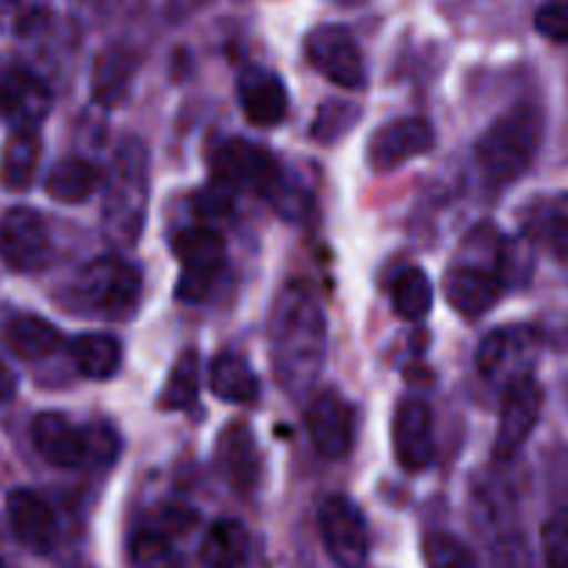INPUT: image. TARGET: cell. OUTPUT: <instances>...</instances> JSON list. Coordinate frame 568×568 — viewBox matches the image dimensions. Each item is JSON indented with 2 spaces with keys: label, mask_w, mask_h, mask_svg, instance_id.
Wrapping results in <instances>:
<instances>
[{
  "label": "cell",
  "mask_w": 568,
  "mask_h": 568,
  "mask_svg": "<svg viewBox=\"0 0 568 568\" xmlns=\"http://www.w3.org/2000/svg\"><path fill=\"white\" fill-rule=\"evenodd\" d=\"M272 369L292 397L311 394L327 358V322L320 300L305 283L292 281L275 300L270 322Z\"/></svg>",
  "instance_id": "cell-1"
},
{
  "label": "cell",
  "mask_w": 568,
  "mask_h": 568,
  "mask_svg": "<svg viewBox=\"0 0 568 568\" xmlns=\"http://www.w3.org/2000/svg\"><path fill=\"white\" fill-rule=\"evenodd\" d=\"M544 139V116L536 105L519 103L491 122L477 142V164L494 186L519 181L536 161Z\"/></svg>",
  "instance_id": "cell-2"
},
{
  "label": "cell",
  "mask_w": 568,
  "mask_h": 568,
  "mask_svg": "<svg viewBox=\"0 0 568 568\" xmlns=\"http://www.w3.org/2000/svg\"><path fill=\"white\" fill-rule=\"evenodd\" d=\"M148 150L139 139H122L111 164L103 197V231L120 247H133L142 236L148 211Z\"/></svg>",
  "instance_id": "cell-3"
},
{
  "label": "cell",
  "mask_w": 568,
  "mask_h": 568,
  "mask_svg": "<svg viewBox=\"0 0 568 568\" xmlns=\"http://www.w3.org/2000/svg\"><path fill=\"white\" fill-rule=\"evenodd\" d=\"M72 294L87 314L103 320H125L136 311L142 297V272L131 261L103 255L78 272L72 281Z\"/></svg>",
  "instance_id": "cell-4"
},
{
  "label": "cell",
  "mask_w": 568,
  "mask_h": 568,
  "mask_svg": "<svg viewBox=\"0 0 568 568\" xmlns=\"http://www.w3.org/2000/svg\"><path fill=\"white\" fill-rule=\"evenodd\" d=\"M216 181L227 189H247L264 197L275 200L286 189L281 164L266 148L247 142V139H227L214 153Z\"/></svg>",
  "instance_id": "cell-5"
},
{
  "label": "cell",
  "mask_w": 568,
  "mask_h": 568,
  "mask_svg": "<svg viewBox=\"0 0 568 568\" xmlns=\"http://www.w3.org/2000/svg\"><path fill=\"white\" fill-rule=\"evenodd\" d=\"M172 253L183 266L178 297L189 300V303H200L209 297L216 275L225 266V239L209 225L186 227L172 239Z\"/></svg>",
  "instance_id": "cell-6"
},
{
  "label": "cell",
  "mask_w": 568,
  "mask_h": 568,
  "mask_svg": "<svg viewBox=\"0 0 568 568\" xmlns=\"http://www.w3.org/2000/svg\"><path fill=\"white\" fill-rule=\"evenodd\" d=\"M508 277H505V255L488 264L469 261V264H455L444 275V297L466 320L488 314L503 297Z\"/></svg>",
  "instance_id": "cell-7"
},
{
  "label": "cell",
  "mask_w": 568,
  "mask_h": 568,
  "mask_svg": "<svg viewBox=\"0 0 568 568\" xmlns=\"http://www.w3.org/2000/svg\"><path fill=\"white\" fill-rule=\"evenodd\" d=\"M320 530L327 555L342 568H361L369 555L366 519L353 499L333 494L320 508Z\"/></svg>",
  "instance_id": "cell-8"
},
{
  "label": "cell",
  "mask_w": 568,
  "mask_h": 568,
  "mask_svg": "<svg viewBox=\"0 0 568 568\" xmlns=\"http://www.w3.org/2000/svg\"><path fill=\"white\" fill-rule=\"evenodd\" d=\"M305 53L316 72L342 89H364L366 67L358 42L344 26H320L305 37Z\"/></svg>",
  "instance_id": "cell-9"
},
{
  "label": "cell",
  "mask_w": 568,
  "mask_h": 568,
  "mask_svg": "<svg viewBox=\"0 0 568 568\" xmlns=\"http://www.w3.org/2000/svg\"><path fill=\"white\" fill-rule=\"evenodd\" d=\"M0 261L14 272H37L50 261V231L39 211L17 205L0 216Z\"/></svg>",
  "instance_id": "cell-10"
},
{
  "label": "cell",
  "mask_w": 568,
  "mask_h": 568,
  "mask_svg": "<svg viewBox=\"0 0 568 568\" xmlns=\"http://www.w3.org/2000/svg\"><path fill=\"white\" fill-rule=\"evenodd\" d=\"M541 408L544 388L538 386L532 375L519 377V381L505 386L503 419H499L497 442H494V458L499 464H508L521 453V447H525L527 438L536 430L538 419H541Z\"/></svg>",
  "instance_id": "cell-11"
},
{
  "label": "cell",
  "mask_w": 568,
  "mask_h": 568,
  "mask_svg": "<svg viewBox=\"0 0 568 568\" xmlns=\"http://www.w3.org/2000/svg\"><path fill=\"white\" fill-rule=\"evenodd\" d=\"M538 358V336L527 327H508V331H497L480 344L477 349V369L483 377L491 383H508L519 381V377L530 375L532 364Z\"/></svg>",
  "instance_id": "cell-12"
},
{
  "label": "cell",
  "mask_w": 568,
  "mask_h": 568,
  "mask_svg": "<svg viewBox=\"0 0 568 568\" xmlns=\"http://www.w3.org/2000/svg\"><path fill=\"white\" fill-rule=\"evenodd\" d=\"M53 109V92L26 67L0 70V120L11 128H39Z\"/></svg>",
  "instance_id": "cell-13"
},
{
  "label": "cell",
  "mask_w": 568,
  "mask_h": 568,
  "mask_svg": "<svg viewBox=\"0 0 568 568\" xmlns=\"http://www.w3.org/2000/svg\"><path fill=\"white\" fill-rule=\"evenodd\" d=\"M394 455L405 471H425L436 460L433 410L422 399H405L394 414Z\"/></svg>",
  "instance_id": "cell-14"
},
{
  "label": "cell",
  "mask_w": 568,
  "mask_h": 568,
  "mask_svg": "<svg viewBox=\"0 0 568 568\" xmlns=\"http://www.w3.org/2000/svg\"><path fill=\"white\" fill-rule=\"evenodd\" d=\"M305 425H308L311 444L325 460H338L353 449L355 416L338 394L327 392L311 399Z\"/></svg>",
  "instance_id": "cell-15"
},
{
  "label": "cell",
  "mask_w": 568,
  "mask_h": 568,
  "mask_svg": "<svg viewBox=\"0 0 568 568\" xmlns=\"http://www.w3.org/2000/svg\"><path fill=\"white\" fill-rule=\"evenodd\" d=\"M433 142H436V133L425 116H403V120L383 125L372 136L369 164L377 172H392L403 166L405 161L425 155L433 148Z\"/></svg>",
  "instance_id": "cell-16"
},
{
  "label": "cell",
  "mask_w": 568,
  "mask_h": 568,
  "mask_svg": "<svg viewBox=\"0 0 568 568\" xmlns=\"http://www.w3.org/2000/svg\"><path fill=\"white\" fill-rule=\"evenodd\" d=\"M6 516L17 541L37 555H48L59 544V521L53 508L28 488H14L6 497Z\"/></svg>",
  "instance_id": "cell-17"
},
{
  "label": "cell",
  "mask_w": 568,
  "mask_h": 568,
  "mask_svg": "<svg viewBox=\"0 0 568 568\" xmlns=\"http://www.w3.org/2000/svg\"><path fill=\"white\" fill-rule=\"evenodd\" d=\"M31 442L33 449L44 464L55 469H78L87 464V442H83L81 427L72 425L67 416L55 410L37 414L31 422Z\"/></svg>",
  "instance_id": "cell-18"
},
{
  "label": "cell",
  "mask_w": 568,
  "mask_h": 568,
  "mask_svg": "<svg viewBox=\"0 0 568 568\" xmlns=\"http://www.w3.org/2000/svg\"><path fill=\"white\" fill-rule=\"evenodd\" d=\"M239 100L250 122L261 128L281 125L288 116V92L286 83L264 67H247L239 75Z\"/></svg>",
  "instance_id": "cell-19"
},
{
  "label": "cell",
  "mask_w": 568,
  "mask_h": 568,
  "mask_svg": "<svg viewBox=\"0 0 568 568\" xmlns=\"http://www.w3.org/2000/svg\"><path fill=\"white\" fill-rule=\"evenodd\" d=\"M42 159V139L37 128H17L0 150V183L9 192H26L37 178Z\"/></svg>",
  "instance_id": "cell-20"
},
{
  "label": "cell",
  "mask_w": 568,
  "mask_h": 568,
  "mask_svg": "<svg viewBox=\"0 0 568 568\" xmlns=\"http://www.w3.org/2000/svg\"><path fill=\"white\" fill-rule=\"evenodd\" d=\"M216 460H220L222 475L227 477L233 491L253 488L255 477H258V453H255L253 433L247 425H231L222 433Z\"/></svg>",
  "instance_id": "cell-21"
},
{
  "label": "cell",
  "mask_w": 568,
  "mask_h": 568,
  "mask_svg": "<svg viewBox=\"0 0 568 568\" xmlns=\"http://www.w3.org/2000/svg\"><path fill=\"white\" fill-rule=\"evenodd\" d=\"M3 344L9 353L22 361L50 358L61 347V336L48 320H39L33 314L11 316L3 325Z\"/></svg>",
  "instance_id": "cell-22"
},
{
  "label": "cell",
  "mask_w": 568,
  "mask_h": 568,
  "mask_svg": "<svg viewBox=\"0 0 568 568\" xmlns=\"http://www.w3.org/2000/svg\"><path fill=\"white\" fill-rule=\"evenodd\" d=\"M250 555V532L242 521L220 519L209 527L200 544L203 568H242Z\"/></svg>",
  "instance_id": "cell-23"
},
{
  "label": "cell",
  "mask_w": 568,
  "mask_h": 568,
  "mask_svg": "<svg viewBox=\"0 0 568 568\" xmlns=\"http://www.w3.org/2000/svg\"><path fill=\"white\" fill-rule=\"evenodd\" d=\"M70 358L89 381H109L122 364V347L109 333H83L70 342Z\"/></svg>",
  "instance_id": "cell-24"
},
{
  "label": "cell",
  "mask_w": 568,
  "mask_h": 568,
  "mask_svg": "<svg viewBox=\"0 0 568 568\" xmlns=\"http://www.w3.org/2000/svg\"><path fill=\"white\" fill-rule=\"evenodd\" d=\"M211 392L220 397L222 403L244 405L253 403L258 397V377H255L253 366L244 355L225 353L211 364Z\"/></svg>",
  "instance_id": "cell-25"
},
{
  "label": "cell",
  "mask_w": 568,
  "mask_h": 568,
  "mask_svg": "<svg viewBox=\"0 0 568 568\" xmlns=\"http://www.w3.org/2000/svg\"><path fill=\"white\" fill-rule=\"evenodd\" d=\"M98 170L83 159H64L59 164L50 166L44 175V192L50 200L64 205L87 203L94 192H98Z\"/></svg>",
  "instance_id": "cell-26"
},
{
  "label": "cell",
  "mask_w": 568,
  "mask_h": 568,
  "mask_svg": "<svg viewBox=\"0 0 568 568\" xmlns=\"http://www.w3.org/2000/svg\"><path fill=\"white\" fill-rule=\"evenodd\" d=\"M133 59L122 48H109L98 55L92 70V94L100 105L114 109L131 89Z\"/></svg>",
  "instance_id": "cell-27"
},
{
  "label": "cell",
  "mask_w": 568,
  "mask_h": 568,
  "mask_svg": "<svg viewBox=\"0 0 568 568\" xmlns=\"http://www.w3.org/2000/svg\"><path fill=\"white\" fill-rule=\"evenodd\" d=\"M392 303L403 320L419 322L433 311V283L416 266L397 272L392 281Z\"/></svg>",
  "instance_id": "cell-28"
},
{
  "label": "cell",
  "mask_w": 568,
  "mask_h": 568,
  "mask_svg": "<svg viewBox=\"0 0 568 568\" xmlns=\"http://www.w3.org/2000/svg\"><path fill=\"white\" fill-rule=\"evenodd\" d=\"M128 552L136 568H183L181 549L161 527H142L133 532Z\"/></svg>",
  "instance_id": "cell-29"
},
{
  "label": "cell",
  "mask_w": 568,
  "mask_h": 568,
  "mask_svg": "<svg viewBox=\"0 0 568 568\" xmlns=\"http://www.w3.org/2000/svg\"><path fill=\"white\" fill-rule=\"evenodd\" d=\"M200 392V358L194 349L181 353L175 366L170 369L166 386L161 392V408L166 410H189L197 403Z\"/></svg>",
  "instance_id": "cell-30"
},
{
  "label": "cell",
  "mask_w": 568,
  "mask_h": 568,
  "mask_svg": "<svg viewBox=\"0 0 568 568\" xmlns=\"http://www.w3.org/2000/svg\"><path fill=\"white\" fill-rule=\"evenodd\" d=\"M532 233L544 247L568 258V192L538 205L532 214Z\"/></svg>",
  "instance_id": "cell-31"
},
{
  "label": "cell",
  "mask_w": 568,
  "mask_h": 568,
  "mask_svg": "<svg viewBox=\"0 0 568 568\" xmlns=\"http://www.w3.org/2000/svg\"><path fill=\"white\" fill-rule=\"evenodd\" d=\"M427 568H480L475 552L449 532H430L422 544Z\"/></svg>",
  "instance_id": "cell-32"
},
{
  "label": "cell",
  "mask_w": 568,
  "mask_h": 568,
  "mask_svg": "<svg viewBox=\"0 0 568 568\" xmlns=\"http://www.w3.org/2000/svg\"><path fill=\"white\" fill-rule=\"evenodd\" d=\"M541 541L549 568H568V510L549 516Z\"/></svg>",
  "instance_id": "cell-33"
},
{
  "label": "cell",
  "mask_w": 568,
  "mask_h": 568,
  "mask_svg": "<svg viewBox=\"0 0 568 568\" xmlns=\"http://www.w3.org/2000/svg\"><path fill=\"white\" fill-rule=\"evenodd\" d=\"M536 28L552 42L568 44V0H549L536 11Z\"/></svg>",
  "instance_id": "cell-34"
},
{
  "label": "cell",
  "mask_w": 568,
  "mask_h": 568,
  "mask_svg": "<svg viewBox=\"0 0 568 568\" xmlns=\"http://www.w3.org/2000/svg\"><path fill=\"white\" fill-rule=\"evenodd\" d=\"M194 209H197L200 220L203 222H216V220H227L233 211V200L227 194L225 183H216V186L203 189L194 200Z\"/></svg>",
  "instance_id": "cell-35"
},
{
  "label": "cell",
  "mask_w": 568,
  "mask_h": 568,
  "mask_svg": "<svg viewBox=\"0 0 568 568\" xmlns=\"http://www.w3.org/2000/svg\"><path fill=\"white\" fill-rule=\"evenodd\" d=\"M83 442H87V464H109L114 460L120 442H116V433L105 425H92L83 430Z\"/></svg>",
  "instance_id": "cell-36"
},
{
  "label": "cell",
  "mask_w": 568,
  "mask_h": 568,
  "mask_svg": "<svg viewBox=\"0 0 568 568\" xmlns=\"http://www.w3.org/2000/svg\"><path fill=\"white\" fill-rule=\"evenodd\" d=\"M31 22V11L22 6V0H0V28L3 31H26Z\"/></svg>",
  "instance_id": "cell-37"
},
{
  "label": "cell",
  "mask_w": 568,
  "mask_h": 568,
  "mask_svg": "<svg viewBox=\"0 0 568 568\" xmlns=\"http://www.w3.org/2000/svg\"><path fill=\"white\" fill-rule=\"evenodd\" d=\"M14 392H17L14 372H11L9 366H6L3 361H0V405L9 403V399L14 397Z\"/></svg>",
  "instance_id": "cell-38"
},
{
  "label": "cell",
  "mask_w": 568,
  "mask_h": 568,
  "mask_svg": "<svg viewBox=\"0 0 568 568\" xmlns=\"http://www.w3.org/2000/svg\"><path fill=\"white\" fill-rule=\"evenodd\" d=\"M333 3H338V6H358V3H364V0H333Z\"/></svg>",
  "instance_id": "cell-39"
},
{
  "label": "cell",
  "mask_w": 568,
  "mask_h": 568,
  "mask_svg": "<svg viewBox=\"0 0 568 568\" xmlns=\"http://www.w3.org/2000/svg\"><path fill=\"white\" fill-rule=\"evenodd\" d=\"M0 568H6V564H3V560H0Z\"/></svg>",
  "instance_id": "cell-40"
}]
</instances>
